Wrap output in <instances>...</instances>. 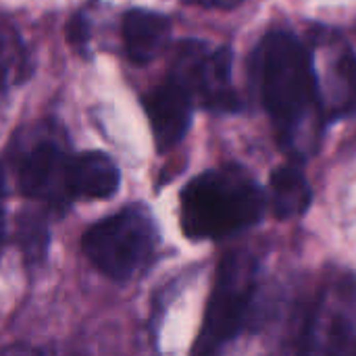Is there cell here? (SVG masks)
Here are the masks:
<instances>
[{"instance_id": "cell-5", "label": "cell", "mask_w": 356, "mask_h": 356, "mask_svg": "<svg viewBox=\"0 0 356 356\" xmlns=\"http://www.w3.org/2000/svg\"><path fill=\"white\" fill-rule=\"evenodd\" d=\"M257 296V263L244 252L223 259L196 353H215L232 342L248 323Z\"/></svg>"}, {"instance_id": "cell-7", "label": "cell", "mask_w": 356, "mask_h": 356, "mask_svg": "<svg viewBox=\"0 0 356 356\" xmlns=\"http://www.w3.org/2000/svg\"><path fill=\"white\" fill-rule=\"evenodd\" d=\"M309 56L325 119L356 113V54L348 42L323 33L313 40Z\"/></svg>"}, {"instance_id": "cell-9", "label": "cell", "mask_w": 356, "mask_h": 356, "mask_svg": "<svg viewBox=\"0 0 356 356\" xmlns=\"http://www.w3.org/2000/svg\"><path fill=\"white\" fill-rule=\"evenodd\" d=\"M356 332V284L342 282L325 292L311 317L309 338L325 350H340Z\"/></svg>"}, {"instance_id": "cell-3", "label": "cell", "mask_w": 356, "mask_h": 356, "mask_svg": "<svg viewBox=\"0 0 356 356\" xmlns=\"http://www.w3.org/2000/svg\"><path fill=\"white\" fill-rule=\"evenodd\" d=\"M159 229L144 207L123 211L94 223L81 240L90 263L115 282H127L146 271L159 248Z\"/></svg>"}, {"instance_id": "cell-8", "label": "cell", "mask_w": 356, "mask_h": 356, "mask_svg": "<svg viewBox=\"0 0 356 356\" xmlns=\"http://www.w3.org/2000/svg\"><path fill=\"white\" fill-rule=\"evenodd\" d=\"M194 106V94L175 73H169V77L150 92L146 113L159 150H171L184 140L192 123Z\"/></svg>"}, {"instance_id": "cell-15", "label": "cell", "mask_w": 356, "mask_h": 356, "mask_svg": "<svg viewBox=\"0 0 356 356\" xmlns=\"http://www.w3.org/2000/svg\"><path fill=\"white\" fill-rule=\"evenodd\" d=\"M4 236V211H2V200H0V242Z\"/></svg>"}, {"instance_id": "cell-4", "label": "cell", "mask_w": 356, "mask_h": 356, "mask_svg": "<svg viewBox=\"0 0 356 356\" xmlns=\"http://www.w3.org/2000/svg\"><path fill=\"white\" fill-rule=\"evenodd\" d=\"M75 152L69 150L65 134L52 123L25 129L17 140L15 169L21 192L27 198L65 207L71 202L69 177Z\"/></svg>"}, {"instance_id": "cell-6", "label": "cell", "mask_w": 356, "mask_h": 356, "mask_svg": "<svg viewBox=\"0 0 356 356\" xmlns=\"http://www.w3.org/2000/svg\"><path fill=\"white\" fill-rule=\"evenodd\" d=\"M171 73L194 94L196 104L215 113H234L240 98L232 83V50L209 48L204 42L188 40L179 46Z\"/></svg>"}, {"instance_id": "cell-12", "label": "cell", "mask_w": 356, "mask_h": 356, "mask_svg": "<svg viewBox=\"0 0 356 356\" xmlns=\"http://www.w3.org/2000/svg\"><path fill=\"white\" fill-rule=\"evenodd\" d=\"M313 192L305 173L294 165H284L271 175V202L280 219H294L307 213Z\"/></svg>"}, {"instance_id": "cell-16", "label": "cell", "mask_w": 356, "mask_h": 356, "mask_svg": "<svg viewBox=\"0 0 356 356\" xmlns=\"http://www.w3.org/2000/svg\"><path fill=\"white\" fill-rule=\"evenodd\" d=\"M2 192H4V181H2V169H0V200H2Z\"/></svg>"}, {"instance_id": "cell-10", "label": "cell", "mask_w": 356, "mask_h": 356, "mask_svg": "<svg viewBox=\"0 0 356 356\" xmlns=\"http://www.w3.org/2000/svg\"><path fill=\"white\" fill-rule=\"evenodd\" d=\"M121 184L119 167L102 152H83L73 156L69 194L73 200L111 198Z\"/></svg>"}, {"instance_id": "cell-14", "label": "cell", "mask_w": 356, "mask_h": 356, "mask_svg": "<svg viewBox=\"0 0 356 356\" xmlns=\"http://www.w3.org/2000/svg\"><path fill=\"white\" fill-rule=\"evenodd\" d=\"M188 2H196V4H202L207 8H236L244 0H188Z\"/></svg>"}, {"instance_id": "cell-2", "label": "cell", "mask_w": 356, "mask_h": 356, "mask_svg": "<svg viewBox=\"0 0 356 356\" xmlns=\"http://www.w3.org/2000/svg\"><path fill=\"white\" fill-rule=\"evenodd\" d=\"M265 204V192L246 169L223 165L184 188L181 229L190 240H223L257 225Z\"/></svg>"}, {"instance_id": "cell-11", "label": "cell", "mask_w": 356, "mask_h": 356, "mask_svg": "<svg viewBox=\"0 0 356 356\" xmlns=\"http://www.w3.org/2000/svg\"><path fill=\"white\" fill-rule=\"evenodd\" d=\"M171 33V23L165 15L144 8H134L123 17V44L127 56L146 65L165 48Z\"/></svg>"}, {"instance_id": "cell-1", "label": "cell", "mask_w": 356, "mask_h": 356, "mask_svg": "<svg viewBox=\"0 0 356 356\" xmlns=\"http://www.w3.org/2000/svg\"><path fill=\"white\" fill-rule=\"evenodd\" d=\"M257 79L282 146L296 156H309L319 144L325 121L309 46L288 31L267 33L257 50Z\"/></svg>"}, {"instance_id": "cell-13", "label": "cell", "mask_w": 356, "mask_h": 356, "mask_svg": "<svg viewBox=\"0 0 356 356\" xmlns=\"http://www.w3.org/2000/svg\"><path fill=\"white\" fill-rule=\"evenodd\" d=\"M27 50L17 29L0 19V92L21 83L29 75Z\"/></svg>"}]
</instances>
